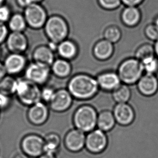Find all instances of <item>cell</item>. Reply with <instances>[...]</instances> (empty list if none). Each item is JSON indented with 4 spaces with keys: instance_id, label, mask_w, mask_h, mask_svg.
Here are the masks:
<instances>
[{
    "instance_id": "6da1fadb",
    "label": "cell",
    "mask_w": 158,
    "mask_h": 158,
    "mask_svg": "<svg viewBox=\"0 0 158 158\" xmlns=\"http://www.w3.org/2000/svg\"><path fill=\"white\" fill-rule=\"evenodd\" d=\"M67 88L73 98L80 100L94 98L100 89L97 79L86 74L73 76L68 82Z\"/></svg>"
},
{
    "instance_id": "7a4b0ae2",
    "label": "cell",
    "mask_w": 158,
    "mask_h": 158,
    "mask_svg": "<svg viewBox=\"0 0 158 158\" xmlns=\"http://www.w3.org/2000/svg\"><path fill=\"white\" fill-rule=\"evenodd\" d=\"M44 29L49 42L56 44L67 39L69 33L68 22L64 17L59 15L48 17Z\"/></svg>"
},
{
    "instance_id": "3957f363",
    "label": "cell",
    "mask_w": 158,
    "mask_h": 158,
    "mask_svg": "<svg viewBox=\"0 0 158 158\" xmlns=\"http://www.w3.org/2000/svg\"><path fill=\"white\" fill-rule=\"evenodd\" d=\"M98 115L97 110L92 106H81L76 110L73 116L75 127L88 133L97 127Z\"/></svg>"
},
{
    "instance_id": "277c9868",
    "label": "cell",
    "mask_w": 158,
    "mask_h": 158,
    "mask_svg": "<svg viewBox=\"0 0 158 158\" xmlns=\"http://www.w3.org/2000/svg\"><path fill=\"white\" fill-rule=\"evenodd\" d=\"M15 94L21 103L31 106L41 100L39 86L25 79L18 80Z\"/></svg>"
},
{
    "instance_id": "5b68a950",
    "label": "cell",
    "mask_w": 158,
    "mask_h": 158,
    "mask_svg": "<svg viewBox=\"0 0 158 158\" xmlns=\"http://www.w3.org/2000/svg\"><path fill=\"white\" fill-rule=\"evenodd\" d=\"M143 72L142 64L139 60L129 59L120 64L118 74L121 82L129 86L137 83Z\"/></svg>"
},
{
    "instance_id": "8992f818",
    "label": "cell",
    "mask_w": 158,
    "mask_h": 158,
    "mask_svg": "<svg viewBox=\"0 0 158 158\" xmlns=\"http://www.w3.org/2000/svg\"><path fill=\"white\" fill-rule=\"evenodd\" d=\"M23 15L28 27L36 30L44 28L48 18L46 9L37 3H33L25 8Z\"/></svg>"
},
{
    "instance_id": "52a82bcc",
    "label": "cell",
    "mask_w": 158,
    "mask_h": 158,
    "mask_svg": "<svg viewBox=\"0 0 158 158\" xmlns=\"http://www.w3.org/2000/svg\"><path fill=\"white\" fill-rule=\"evenodd\" d=\"M25 79L38 86L46 84L51 76V67L33 61L28 64L24 70Z\"/></svg>"
},
{
    "instance_id": "ba28073f",
    "label": "cell",
    "mask_w": 158,
    "mask_h": 158,
    "mask_svg": "<svg viewBox=\"0 0 158 158\" xmlns=\"http://www.w3.org/2000/svg\"><path fill=\"white\" fill-rule=\"evenodd\" d=\"M108 140L106 133L95 128L86 135L85 147L92 154H100L107 147Z\"/></svg>"
},
{
    "instance_id": "9c48e42d",
    "label": "cell",
    "mask_w": 158,
    "mask_h": 158,
    "mask_svg": "<svg viewBox=\"0 0 158 158\" xmlns=\"http://www.w3.org/2000/svg\"><path fill=\"white\" fill-rule=\"evenodd\" d=\"M44 139L36 134H29L22 139L21 147L23 153L29 157L38 158L44 153Z\"/></svg>"
},
{
    "instance_id": "30bf717a",
    "label": "cell",
    "mask_w": 158,
    "mask_h": 158,
    "mask_svg": "<svg viewBox=\"0 0 158 158\" xmlns=\"http://www.w3.org/2000/svg\"><path fill=\"white\" fill-rule=\"evenodd\" d=\"M8 75H15L24 72L28 65L27 59L23 54L10 53L3 62Z\"/></svg>"
},
{
    "instance_id": "8fae6325",
    "label": "cell",
    "mask_w": 158,
    "mask_h": 158,
    "mask_svg": "<svg viewBox=\"0 0 158 158\" xmlns=\"http://www.w3.org/2000/svg\"><path fill=\"white\" fill-rule=\"evenodd\" d=\"M6 44L8 50L11 53L23 54L28 48V39L23 32L9 33Z\"/></svg>"
},
{
    "instance_id": "7c38bea8",
    "label": "cell",
    "mask_w": 158,
    "mask_h": 158,
    "mask_svg": "<svg viewBox=\"0 0 158 158\" xmlns=\"http://www.w3.org/2000/svg\"><path fill=\"white\" fill-rule=\"evenodd\" d=\"M113 113L116 123L123 126L132 124L135 118L134 108L128 103H116L113 108Z\"/></svg>"
},
{
    "instance_id": "4fadbf2b",
    "label": "cell",
    "mask_w": 158,
    "mask_h": 158,
    "mask_svg": "<svg viewBox=\"0 0 158 158\" xmlns=\"http://www.w3.org/2000/svg\"><path fill=\"white\" fill-rule=\"evenodd\" d=\"M73 97L68 89H60L55 91L53 98L49 102L50 107L55 112H65L70 107Z\"/></svg>"
},
{
    "instance_id": "5bb4252c",
    "label": "cell",
    "mask_w": 158,
    "mask_h": 158,
    "mask_svg": "<svg viewBox=\"0 0 158 158\" xmlns=\"http://www.w3.org/2000/svg\"><path fill=\"white\" fill-rule=\"evenodd\" d=\"M27 117L29 121L34 125H42L48 118V108L45 103L39 101L30 106Z\"/></svg>"
},
{
    "instance_id": "9a60e30c",
    "label": "cell",
    "mask_w": 158,
    "mask_h": 158,
    "mask_svg": "<svg viewBox=\"0 0 158 158\" xmlns=\"http://www.w3.org/2000/svg\"><path fill=\"white\" fill-rule=\"evenodd\" d=\"M85 133L77 129L71 130L64 138V145L69 151L76 153L81 151L85 147Z\"/></svg>"
},
{
    "instance_id": "2e32d148",
    "label": "cell",
    "mask_w": 158,
    "mask_h": 158,
    "mask_svg": "<svg viewBox=\"0 0 158 158\" xmlns=\"http://www.w3.org/2000/svg\"><path fill=\"white\" fill-rule=\"evenodd\" d=\"M139 92L145 97L153 96L158 91V79L154 74L146 73L137 82Z\"/></svg>"
},
{
    "instance_id": "e0dca14e",
    "label": "cell",
    "mask_w": 158,
    "mask_h": 158,
    "mask_svg": "<svg viewBox=\"0 0 158 158\" xmlns=\"http://www.w3.org/2000/svg\"><path fill=\"white\" fill-rule=\"evenodd\" d=\"M96 79L99 88L106 92H112L121 84L118 73L114 72L102 73L99 74Z\"/></svg>"
},
{
    "instance_id": "ac0fdd59",
    "label": "cell",
    "mask_w": 158,
    "mask_h": 158,
    "mask_svg": "<svg viewBox=\"0 0 158 158\" xmlns=\"http://www.w3.org/2000/svg\"><path fill=\"white\" fill-rule=\"evenodd\" d=\"M33 61L50 66L55 60L54 51L48 45H41L36 47L32 54Z\"/></svg>"
},
{
    "instance_id": "d6986e66",
    "label": "cell",
    "mask_w": 158,
    "mask_h": 158,
    "mask_svg": "<svg viewBox=\"0 0 158 158\" xmlns=\"http://www.w3.org/2000/svg\"><path fill=\"white\" fill-rule=\"evenodd\" d=\"M56 52L60 58L69 61L77 56L78 48L74 41L67 39L57 44Z\"/></svg>"
},
{
    "instance_id": "ffe728a7",
    "label": "cell",
    "mask_w": 158,
    "mask_h": 158,
    "mask_svg": "<svg viewBox=\"0 0 158 158\" xmlns=\"http://www.w3.org/2000/svg\"><path fill=\"white\" fill-rule=\"evenodd\" d=\"M51 72L55 77L64 79L71 74L72 67L69 61L62 58L55 59L51 66Z\"/></svg>"
},
{
    "instance_id": "44dd1931",
    "label": "cell",
    "mask_w": 158,
    "mask_h": 158,
    "mask_svg": "<svg viewBox=\"0 0 158 158\" xmlns=\"http://www.w3.org/2000/svg\"><path fill=\"white\" fill-rule=\"evenodd\" d=\"M116 122L113 112L108 110H103L98 114L97 127L103 132H110L116 125Z\"/></svg>"
},
{
    "instance_id": "7402d4cb",
    "label": "cell",
    "mask_w": 158,
    "mask_h": 158,
    "mask_svg": "<svg viewBox=\"0 0 158 158\" xmlns=\"http://www.w3.org/2000/svg\"><path fill=\"white\" fill-rule=\"evenodd\" d=\"M114 47L113 44L106 40L100 41L95 45L93 53L95 57L100 60L109 59L113 53Z\"/></svg>"
},
{
    "instance_id": "603a6c76",
    "label": "cell",
    "mask_w": 158,
    "mask_h": 158,
    "mask_svg": "<svg viewBox=\"0 0 158 158\" xmlns=\"http://www.w3.org/2000/svg\"><path fill=\"white\" fill-rule=\"evenodd\" d=\"M140 12L136 7H126L121 15L123 22L127 26H136L140 21Z\"/></svg>"
},
{
    "instance_id": "cb8c5ba5",
    "label": "cell",
    "mask_w": 158,
    "mask_h": 158,
    "mask_svg": "<svg viewBox=\"0 0 158 158\" xmlns=\"http://www.w3.org/2000/svg\"><path fill=\"white\" fill-rule=\"evenodd\" d=\"M8 23V28L11 32H24L28 27L23 14L17 13L12 14Z\"/></svg>"
},
{
    "instance_id": "d4e9b609",
    "label": "cell",
    "mask_w": 158,
    "mask_h": 158,
    "mask_svg": "<svg viewBox=\"0 0 158 158\" xmlns=\"http://www.w3.org/2000/svg\"><path fill=\"white\" fill-rule=\"evenodd\" d=\"M44 153L55 155L59 151L61 144V139L58 134L52 133L48 134L44 139Z\"/></svg>"
},
{
    "instance_id": "484cf974",
    "label": "cell",
    "mask_w": 158,
    "mask_h": 158,
    "mask_svg": "<svg viewBox=\"0 0 158 158\" xmlns=\"http://www.w3.org/2000/svg\"><path fill=\"white\" fill-rule=\"evenodd\" d=\"M132 97V92L130 87L126 84L121 85L112 92V97L116 103H128Z\"/></svg>"
},
{
    "instance_id": "4316f807",
    "label": "cell",
    "mask_w": 158,
    "mask_h": 158,
    "mask_svg": "<svg viewBox=\"0 0 158 158\" xmlns=\"http://www.w3.org/2000/svg\"><path fill=\"white\" fill-rule=\"evenodd\" d=\"M18 84V80L12 75H6L0 81V92L10 96L15 94Z\"/></svg>"
},
{
    "instance_id": "83f0119b",
    "label": "cell",
    "mask_w": 158,
    "mask_h": 158,
    "mask_svg": "<svg viewBox=\"0 0 158 158\" xmlns=\"http://www.w3.org/2000/svg\"><path fill=\"white\" fill-rule=\"evenodd\" d=\"M155 54L154 47L148 44H143L139 48L136 52V59L141 62L149 57H153Z\"/></svg>"
},
{
    "instance_id": "f1b7e54d",
    "label": "cell",
    "mask_w": 158,
    "mask_h": 158,
    "mask_svg": "<svg viewBox=\"0 0 158 158\" xmlns=\"http://www.w3.org/2000/svg\"><path fill=\"white\" fill-rule=\"evenodd\" d=\"M143 71L147 74H154L158 71V60L155 56L149 57L141 62Z\"/></svg>"
},
{
    "instance_id": "f546056e",
    "label": "cell",
    "mask_w": 158,
    "mask_h": 158,
    "mask_svg": "<svg viewBox=\"0 0 158 158\" xmlns=\"http://www.w3.org/2000/svg\"><path fill=\"white\" fill-rule=\"evenodd\" d=\"M121 36V31L117 27H110L106 29L104 33L105 39L112 44L118 42Z\"/></svg>"
},
{
    "instance_id": "4dcf8cb0",
    "label": "cell",
    "mask_w": 158,
    "mask_h": 158,
    "mask_svg": "<svg viewBox=\"0 0 158 158\" xmlns=\"http://www.w3.org/2000/svg\"><path fill=\"white\" fill-rule=\"evenodd\" d=\"M12 15L11 9L7 5H2L0 6V22L6 23L8 22Z\"/></svg>"
},
{
    "instance_id": "1f68e13d",
    "label": "cell",
    "mask_w": 158,
    "mask_h": 158,
    "mask_svg": "<svg viewBox=\"0 0 158 158\" xmlns=\"http://www.w3.org/2000/svg\"><path fill=\"white\" fill-rule=\"evenodd\" d=\"M101 7L106 9H114L121 4V0H98Z\"/></svg>"
},
{
    "instance_id": "d6a6232c",
    "label": "cell",
    "mask_w": 158,
    "mask_h": 158,
    "mask_svg": "<svg viewBox=\"0 0 158 158\" xmlns=\"http://www.w3.org/2000/svg\"><path fill=\"white\" fill-rule=\"evenodd\" d=\"M145 34L149 39L156 40L158 39V28L156 24H149L145 29Z\"/></svg>"
},
{
    "instance_id": "836d02e7",
    "label": "cell",
    "mask_w": 158,
    "mask_h": 158,
    "mask_svg": "<svg viewBox=\"0 0 158 158\" xmlns=\"http://www.w3.org/2000/svg\"><path fill=\"white\" fill-rule=\"evenodd\" d=\"M56 90L51 87H45L41 90V99L44 102L49 103L53 98Z\"/></svg>"
},
{
    "instance_id": "e575fe53",
    "label": "cell",
    "mask_w": 158,
    "mask_h": 158,
    "mask_svg": "<svg viewBox=\"0 0 158 158\" xmlns=\"http://www.w3.org/2000/svg\"><path fill=\"white\" fill-rule=\"evenodd\" d=\"M9 34V29L6 23L0 22V45L6 42Z\"/></svg>"
},
{
    "instance_id": "d590c367",
    "label": "cell",
    "mask_w": 158,
    "mask_h": 158,
    "mask_svg": "<svg viewBox=\"0 0 158 158\" xmlns=\"http://www.w3.org/2000/svg\"><path fill=\"white\" fill-rule=\"evenodd\" d=\"M10 103V98L9 95L0 92V110L7 108Z\"/></svg>"
},
{
    "instance_id": "8d00e7d4",
    "label": "cell",
    "mask_w": 158,
    "mask_h": 158,
    "mask_svg": "<svg viewBox=\"0 0 158 158\" xmlns=\"http://www.w3.org/2000/svg\"><path fill=\"white\" fill-rule=\"evenodd\" d=\"M121 1L127 7H136L140 4L143 0H121Z\"/></svg>"
},
{
    "instance_id": "74e56055",
    "label": "cell",
    "mask_w": 158,
    "mask_h": 158,
    "mask_svg": "<svg viewBox=\"0 0 158 158\" xmlns=\"http://www.w3.org/2000/svg\"><path fill=\"white\" fill-rule=\"evenodd\" d=\"M16 3L19 7L24 9L33 3L31 0H16Z\"/></svg>"
},
{
    "instance_id": "f35d334b",
    "label": "cell",
    "mask_w": 158,
    "mask_h": 158,
    "mask_svg": "<svg viewBox=\"0 0 158 158\" xmlns=\"http://www.w3.org/2000/svg\"><path fill=\"white\" fill-rule=\"evenodd\" d=\"M7 72L2 62H0V81L7 75Z\"/></svg>"
},
{
    "instance_id": "ab89813d",
    "label": "cell",
    "mask_w": 158,
    "mask_h": 158,
    "mask_svg": "<svg viewBox=\"0 0 158 158\" xmlns=\"http://www.w3.org/2000/svg\"><path fill=\"white\" fill-rule=\"evenodd\" d=\"M37 158H56L55 155L50 154L44 153Z\"/></svg>"
},
{
    "instance_id": "60d3db41",
    "label": "cell",
    "mask_w": 158,
    "mask_h": 158,
    "mask_svg": "<svg viewBox=\"0 0 158 158\" xmlns=\"http://www.w3.org/2000/svg\"><path fill=\"white\" fill-rule=\"evenodd\" d=\"M14 158H29L28 156L24 153L18 154Z\"/></svg>"
},
{
    "instance_id": "b9f144b4",
    "label": "cell",
    "mask_w": 158,
    "mask_h": 158,
    "mask_svg": "<svg viewBox=\"0 0 158 158\" xmlns=\"http://www.w3.org/2000/svg\"><path fill=\"white\" fill-rule=\"evenodd\" d=\"M154 51H155V54L157 55V56L158 57V39L156 40V44H155V46L154 47Z\"/></svg>"
},
{
    "instance_id": "7bdbcfd3",
    "label": "cell",
    "mask_w": 158,
    "mask_h": 158,
    "mask_svg": "<svg viewBox=\"0 0 158 158\" xmlns=\"http://www.w3.org/2000/svg\"><path fill=\"white\" fill-rule=\"evenodd\" d=\"M33 3H40L42 2L44 0H31Z\"/></svg>"
},
{
    "instance_id": "ee69618b",
    "label": "cell",
    "mask_w": 158,
    "mask_h": 158,
    "mask_svg": "<svg viewBox=\"0 0 158 158\" xmlns=\"http://www.w3.org/2000/svg\"><path fill=\"white\" fill-rule=\"evenodd\" d=\"M6 0H0V6L5 5Z\"/></svg>"
},
{
    "instance_id": "f6af8a7d",
    "label": "cell",
    "mask_w": 158,
    "mask_h": 158,
    "mask_svg": "<svg viewBox=\"0 0 158 158\" xmlns=\"http://www.w3.org/2000/svg\"><path fill=\"white\" fill-rule=\"evenodd\" d=\"M155 24L156 25V26L158 28V18L156 19V22H155Z\"/></svg>"
},
{
    "instance_id": "bcb514c9",
    "label": "cell",
    "mask_w": 158,
    "mask_h": 158,
    "mask_svg": "<svg viewBox=\"0 0 158 158\" xmlns=\"http://www.w3.org/2000/svg\"><path fill=\"white\" fill-rule=\"evenodd\" d=\"M1 50H0V57H1Z\"/></svg>"
}]
</instances>
